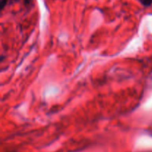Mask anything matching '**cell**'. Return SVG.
<instances>
[{
  "instance_id": "6da1fadb",
  "label": "cell",
  "mask_w": 152,
  "mask_h": 152,
  "mask_svg": "<svg viewBox=\"0 0 152 152\" xmlns=\"http://www.w3.org/2000/svg\"><path fill=\"white\" fill-rule=\"evenodd\" d=\"M141 2L144 6H149L152 4V0H141Z\"/></svg>"
},
{
  "instance_id": "7a4b0ae2",
  "label": "cell",
  "mask_w": 152,
  "mask_h": 152,
  "mask_svg": "<svg viewBox=\"0 0 152 152\" xmlns=\"http://www.w3.org/2000/svg\"><path fill=\"white\" fill-rule=\"evenodd\" d=\"M10 1H19V0H10Z\"/></svg>"
}]
</instances>
